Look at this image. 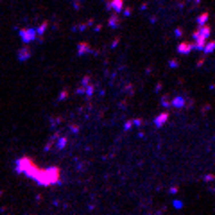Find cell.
I'll use <instances>...</instances> for the list:
<instances>
[{"instance_id": "ba28073f", "label": "cell", "mask_w": 215, "mask_h": 215, "mask_svg": "<svg viewBox=\"0 0 215 215\" xmlns=\"http://www.w3.org/2000/svg\"><path fill=\"white\" fill-rule=\"evenodd\" d=\"M174 208H178V210H179V208H183V201L176 199V201H174Z\"/></svg>"}, {"instance_id": "5bb4252c", "label": "cell", "mask_w": 215, "mask_h": 215, "mask_svg": "<svg viewBox=\"0 0 215 215\" xmlns=\"http://www.w3.org/2000/svg\"><path fill=\"white\" fill-rule=\"evenodd\" d=\"M169 192H170V194H178V186H170Z\"/></svg>"}, {"instance_id": "277c9868", "label": "cell", "mask_w": 215, "mask_h": 215, "mask_svg": "<svg viewBox=\"0 0 215 215\" xmlns=\"http://www.w3.org/2000/svg\"><path fill=\"white\" fill-rule=\"evenodd\" d=\"M192 49H194V45H192V43H181V45L178 47V50H179V52H183V54H188Z\"/></svg>"}, {"instance_id": "9a60e30c", "label": "cell", "mask_w": 215, "mask_h": 215, "mask_svg": "<svg viewBox=\"0 0 215 215\" xmlns=\"http://www.w3.org/2000/svg\"><path fill=\"white\" fill-rule=\"evenodd\" d=\"M66 95H68V93H66V90H65V91H61V95H59V99H66Z\"/></svg>"}, {"instance_id": "3957f363", "label": "cell", "mask_w": 215, "mask_h": 215, "mask_svg": "<svg viewBox=\"0 0 215 215\" xmlns=\"http://www.w3.org/2000/svg\"><path fill=\"white\" fill-rule=\"evenodd\" d=\"M56 140H57V147H56V149H57V151H63L65 147H66V142H68V140H66V136H61V134H59Z\"/></svg>"}, {"instance_id": "9c48e42d", "label": "cell", "mask_w": 215, "mask_h": 215, "mask_svg": "<svg viewBox=\"0 0 215 215\" xmlns=\"http://www.w3.org/2000/svg\"><path fill=\"white\" fill-rule=\"evenodd\" d=\"M142 124H144V120H142V118H136V120H133V126H136V127H140Z\"/></svg>"}, {"instance_id": "8fae6325", "label": "cell", "mask_w": 215, "mask_h": 215, "mask_svg": "<svg viewBox=\"0 0 215 215\" xmlns=\"http://www.w3.org/2000/svg\"><path fill=\"white\" fill-rule=\"evenodd\" d=\"M212 50H213V43H208L204 47V52H212Z\"/></svg>"}, {"instance_id": "7c38bea8", "label": "cell", "mask_w": 215, "mask_h": 215, "mask_svg": "<svg viewBox=\"0 0 215 215\" xmlns=\"http://www.w3.org/2000/svg\"><path fill=\"white\" fill-rule=\"evenodd\" d=\"M70 131H72V133H79V126L72 124V126H70Z\"/></svg>"}, {"instance_id": "8992f818", "label": "cell", "mask_w": 215, "mask_h": 215, "mask_svg": "<svg viewBox=\"0 0 215 215\" xmlns=\"http://www.w3.org/2000/svg\"><path fill=\"white\" fill-rule=\"evenodd\" d=\"M172 106L174 108H183L185 106V99L183 97H176V99L172 100Z\"/></svg>"}, {"instance_id": "6da1fadb", "label": "cell", "mask_w": 215, "mask_h": 215, "mask_svg": "<svg viewBox=\"0 0 215 215\" xmlns=\"http://www.w3.org/2000/svg\"><path fill=\"white\" fill-rule=\"evenodd\" d=\"M16 172L25 174L27 178L34 179L38 185L41 186H50L59 183V169L57 167H47V169H39V167L32 161L29 156H22L16 160Z\"/></svg>"}, {"instance_id": "5b68a950", "label": "cell", "mask_w": 215, "mask_h": 215, "mask_svg": "<svg viewBox=\"0 0 215 215\" xmlns=\"http://www.w3.org/2000/svg\"><path fill=\"white\" fill-rule=\"evenodd\" d=\"M22 39H23V41H31V39H34V32H32V31H23L22 32Z\"/></svg>"}, {"instance_id": "7a4b0ae2", "label": "cell", "mask_w": 215, "mask_h": 215, "mask_svg": "<svg viewBox=\"0 0 215 215\" xmlns=\"http://www.w3.org/2000/svg\"><path fill=\"white\" fill-rule=\"evenodd\" d=\"M167 120H169V113H161V115H158L156 117V120H154V124H156V127H161V126H163L165 122H167Z\"/></svg>"}, {"instance_id": "52a82bcc", "label": "cell", "mask_w": 215, "mask_h": 215, "mask_svg": "<svg viewBox=\"0 0 215 215\" xmlns=\"http://www.w3.org/2000/svg\"><path fill=\"white\" fill-rule=\"evenodd\" d=\"M29 49H23V50H20V54H18V57L20 59H27V57H29Z\"/></svg>"}, {"instance_id": "30bf717a", "label": "cell", "mask_w": 215, "mask_h": 215, "mask_svg": "<svg viewBox=\"0 0 215 215\" xmlns=\"http://www.w3.org/2000/svg\"><path fill=\"white\" fill-rule=\"evenodd\" d=\"M131 126H133V120H127V122L124 124V131H127V129H131Z\"/></svg>"}, {"instance_id": "4fadbf2b", "label": "cell", "mask_w": 215, "mask_h": 215, "mask_svg": "<svg viewBox=\"0 0 215 215\" xmlns=\"http://www.w3.org/2000/svg\"><path fill=\"white\" fill-rule=\"evenodd\" d=\"M204 181H206V183H208V181H213V174H206V176H204Z\"/></svg>"}]
</instances>
